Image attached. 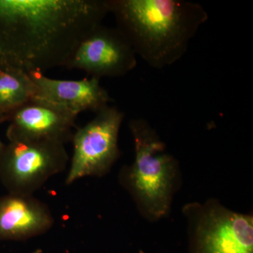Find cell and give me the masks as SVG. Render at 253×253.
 <instances>
[{"label":"cell","mask_w":253,"mask_h":253,"mask_svg":"<svg viewBox=\"0 0 253 253\" xmlns=\"http://www.w3.org/2000/svg\"><path fill=\"white\" fill-rule=\"evenodd\" d=\"M109 13V0H0V68L64 67Z\"/></svg>","instance_id":"6da1fadb"},{"label":"cell","mask_w":253,"mask_h":253,"mask_svg":"<svg viewBox=\"0 0 253 253\" xmlns=\"http://www.w3.org/2000/svg\"><path fill=\"white\" fill-rule=\"evenodd\" d=\"M109 5L136 56L156 69L178 62L208 19L202 5L185 0H109Z\"/></svg>","instance_id":"7a4b0ae2"},{"label":"cell","mask_w":253,"mask_h":253,"mask_svg":"<svg viewBox=\"0 0 253 253\" xmlns=\"http://www.w3.org/2000/svg\"><path fill=\"white\" fill-rule=\"evenodd\" d=\"M134 146V161L124 166L119 180L142 217L154 222L170 212L180 181L178 161L166 151L157 131L143 118L129 121Z\"/></svg>","instance_id":"3957f363"},{"label":"cell","mask_w":253,"mask_h":253,"mask_svg":"<svg viewBox=\"0 0 253 253\" xmlns=\"http://www.w3.org/2000/svg\"><path fill=\"white\" fill-rule=\"evenodd\" d=\"M190 253H253V216L231 211L217 199L183 208Z\"/></svg>","instance_id":"277c9868"},{"label":"cell","mask_w":253,"mask_h":253,"mask_svg":"<svg viewBox=\"0 0 253 253\" xmlns=\"http://www.w3.org/2000/svg\"><path fill=\"white\" fill-rule=\"evenodd\" d=\"M68 160L63 143L9 139L0 155V181L9 194L33 196Z\"/></svg>","instance_id":"5b68a950"},{"label":"cell","mask_w":253,"mask_h":253,"mask_svg":"<svg viewBox=\"0 0 253 253\" xmlns=\"http://www.w3.org/2000/svg\"><path fill=\"white\" fill-rule=\"evenodd\" d=\"M124 117L121 110L109 105L73 133L66 185L86 176L101 177L111 170L120 157L118 138Z\"/></svg>","instance_id":"8992f818"},{"label":"cell","mask_w":253,"mask_h":253,"mask_svg":"<svg viewBox=\"0 0 253 253\" xmlns=\"http://www.w3.org/2000/svg\"><path fill=\"white\" fill-rule=\"evenodd\" d=\"M136 57L122 32L101 24L82 40L64 67L84 71L98 79L122 77L136 68Z\"/></svg>","instance_id":"52a82bcc"},{"label":"cell","mask_w":253,"mask_h":253,"mask_svg":"<svg viewBox=\"0 0 253 253\" xmlns=\"http://www.w3.org/2000/svg\"><path fill=\"white\" fill-rule=\"evenodd\" d=\"M77 115L35 96L5 117L9 139L53 141L66 144L72 140Z\"/></svg>","instance_id":"ba28073f"},{"label":"cell","mask_w":253,"mask_h":253,"mask_svg":"<svg viewBox=\"0 0 253 253\" xmlns=\"http://www.w3.org/2000/svg\"><path fill=\"white\" fill-rule=\"evenodd\" d=\"M28 73L36 85L37 97L64 108L77 116L83 111L97 112L113 101L98 78L66 81L51 79L42 73Z\"/></svg>","instance_id":"9c48e42d"},{"label":"cell","mask_w":253,"mask_h":253,"mask_svg":"<svg viewBox=\"0 0 253 253\" xmlns=\"http://www.w3.org/2000/svg\"><path fill=\"white\" fill-rule=\"evenodd\" d=\"M51 210L34 196L9 194L0 197V241H25L52 228Z\"/></svg>","instance_id":"30bf717a"},{"label":"cell","mask_w":253,"mask_h":253,"mask_svg":"<svg viewBox=\"0 0 253 253\" xmlns=\"http://www.w3.org/2000/svg\"><path fill=\"white\" fill-rule=\"evenodd\" d=\"M36 96L29 73L11 68H0V116L4 118Z\"/></svg>","instance_id":"8fae6325"},{"label":"cell","mask_w":253,"mask_h":253,"mask_svg":"<svg viewBox=\"0 0 253 253\" xmlns=\"http://www.w3.org/2000/svg\"><path fill=\"white\" fill-rule=\"evenodd\" d=\"M4 118L1 117V116H0V125L1 124V123H4ZM4 143L2 141H1V138H0V155H1V152H2V150L4 149Z\"/></svg>","instance_id":"7c38bea8"}]
</instances>
